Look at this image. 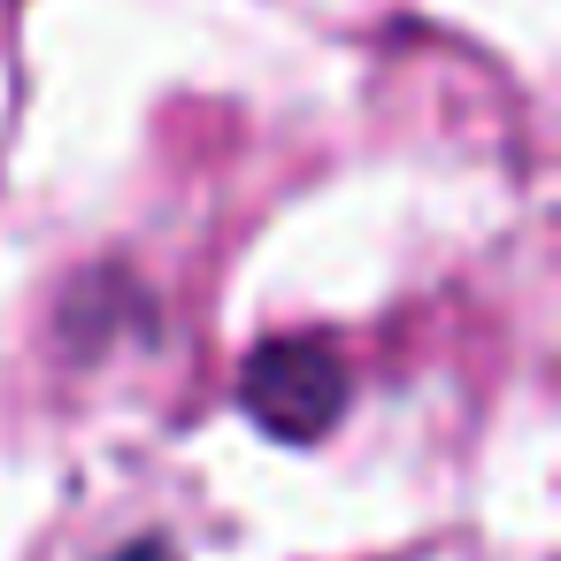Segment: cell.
I'll return each instance as SVG.
<instances>
[{
  "instance_id": "cell-1",
  "label": "cell",
  "mask_w": 561,
  "mask_h": 561,
  "mask_svg": "<svg viewBox=\"0 0 561 561\" xmlns=\"http://www.w3.org/2000/svg\"><path fill=\"white\" fill-rule=\"evenodd\" d=\"M346 408H354V369L316 331H277L239 362V415L277 446L331 438L346 423Z\"/></svg>"
},
{
  "instance_id": "cell-2",
  "label": "cell",
  "mask_w": 561,
  "mask_h": 561,
  "mask_svg": "<svg viewBox=\"0 0 561 561\" xmlns=\"http://www.w3.org/2000/svg\"><path fill=\"white\" fill-rule=\"evenodd\" d=\"M101 561H178V546H170V538H131V546H116V553H101Z\"/></svg>"
}]
</instances>
